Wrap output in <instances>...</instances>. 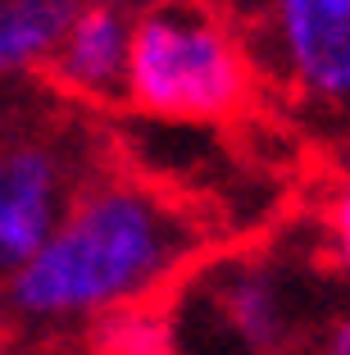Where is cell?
<instances>
[{"mask_svg": "<svg viewBox=\"0 0 350 355\" xmlns=\"http://www.w3.org/2000/svg\"><path fill=\"white\" fill-rule=\"evenodd\" d=\"M82 182L87 146L64 128H23L0 137V278L51 237Z\"/></svg>", "mask_w": 350, "mask_h": 355, "instance_id": "cell-5", "label": "cell"}, {"mask_svg": "<svg viewBox=\"0 0 350 355\" xmlns=\"http://www.w3.org/2000/svg\"><path fill=\"white\" fill-rule=\"evenodd\" d=\"M78 5L82 0H0V83L46 78Z\"/></svg>", "mask_w": 350, "mask_h": 355, "instance_id": "cell-7", "label": "cell"}, {"mask_svg": "<svg viewBox=\"0 0 350 355\" xmlns=\"http://www.w3.org/2000/svg\"><path fill=\"white\" fill-rule=\"evenodd\" d=\"M128 51H132V14L105 0H82L64 28L46 83L73 105H123Z\"/></svg>", "mask_w": 350, "mask_h": 355, "instance_id": "cell-6", "label": "cell"}, {"mask_svg": "<svg viewBox=\"0 0 350 355\" xmlns=\"http://www.w3.org/2000/svg\"><path fill=\"white\" fill-rule=\"evenodd\" d=\"M259 73L227 0H150L132 10L123 105L173 128H209L246 114Z\"/></svg>", "mask_w": 350, "mask_h": 355, "instance_id": "cell-3", "label": "cell"}, {"mask_svg": "<svg viewBox=\"0 0 350 355\" xmlns=\"http://www.w3.org/2000/svg\"><path fill=\"white\" fill-rule=\"evenodd\" d=\"M0 355H10V351H0Z\"/></svg>", "mask_w": 350, "mask_h": 355, "instance_id": "cell-11", "label": "cell"}, {"mask_svg": "<svg viewBox=\"0 0 350 355\" xmlns=\"http://www.w3.org/2000/svg\"><path fill=\"white\" fill-rule=\"evenodd\" d=\"M200 255V214L177 196L132 173H91L51 237L0 278V314L23 333H91L159 305Z\"/></svg>", "mask_w": 350, "mask_h": 355, "instance_id": "cell-1", "label": "cell"}, {"mask_svg": "<svg viewBox=\"0 0 350 355\" xmlns=\"http://www.w3.org/2000/svg\"><path fill=\"white\" fill-rule=\"evenodd\" d=\"M259 87L314 132L350 137V0H237Z\"/></svg>", "mask_w": 350, "mask_h": 355, "instance_id": "cell-4", "label": "cell"}, {"mask_svg": "<svg viewBox=\"0 0 350 355\" xmlns=\"http://www.w3.org/2000/svg\"><path fill=\"white\" fill-rule=\"evenodd\" d=\"M319 241H323V260L341 282H350V168L337 173L323 191L319 205Z\"/></svg>", "mask_w": 350, "mask_h": 355, "instance_id": "cell-9", "label": "cell"}, {"mask_svg": "<svg viewBox=\"0 0 350 355\" xmlns=\"http://www.w3.org/2000/svg\"><path fill=\"white\" fill-rule=\"evenodd\" d=\"M91 346L100 355H173V342H168V328H164L159 305L128 310V314H114V319L96 324L91 328Z\"/></svg>", "mask_w": 350, "mask_h": 355, "instance_id": "cell-8", "label": "cell"}, {"mask_svg": "<svg viewBox=\"0 0 350 355\" xmlns=\"http://www.w3.org/2000/svg\"><path fill=\"white\" fill-rule=\"evenodd\" d=\"M309 355H350V296H341L337 310L323 319L319 337L309 346Z\"/></svg>", "mask_w": 350, "mask_h": 355, "instance_id": "cell-10", "label": "cell"}, {"mask_svg": "<svg viewBox=\"0 0 350 355\" xmlns=\"http://www.w3.org/2000/svg\"><path fill=\"white\" fill-rule=\"evenodd\" d=\"M323 251L246 246L200 255L159 301L173 355H309L341 301Z\"/></svg>", "mask_w": 350, "mask_h": 355, "instance_id": "cell-2", "label": "cell"}]
</instances>
